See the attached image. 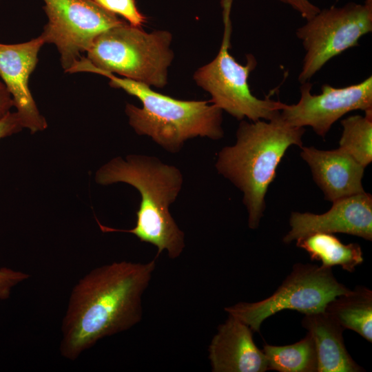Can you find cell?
I'll return each instance as SVG.
<instances>
[{"instance_id":"obj_19","label":"cell","mask_w":372,"mask_h":372,"mask_svg":"<svg viewBox=\"0 0 372 372\" xmlns=\"http://www.w3.org/2000/svg\"><path fill=\"white\" fill-rule=\"evenodd\" d=\"M341 121L340 147L366 167L372 161V110Z\"/></svg>"},{"instance_id":"obj_7","label":"cell","mask_w":372,"mask_h":372,"mask_svg":"<svg viewBox=\"0 0 372 372\" xmlns=\"http://www.w3.org/2000/svg\"><path fill=\"white\" fill-rule=\"evenodd\" d=\"M225 29L221 48L209 63L194 74L196 83L211 96L212 103L238 120L245 117L252 121H269L280 114L282 102L254 96L249 87L250 72L257 65L256 58L248 54L242 65L229 53L231 23L229 10H225Z\"/></svg>"},{"instance_id":"obj_5","label":"cell","mask_w":372,"mask_h":372,"mask_svg":"<svg viewBox=\"0 0 372 372\" xmlns=\"http://www.w3.org/2000/svg\"><path fill=\"white\" fill-rule=\"evenodd\" d=\"M172 35L167 31L147 33L124 23L96 37L67 72L116 73L157 87L167 83V68L173 59Z\"/></svg>"},{"instance_id":"obj_3","label":"cell","mask_w":372,"mask_h":372,"mask_svg":"<svg viewBox=\"0 0 372 372\" xmlns=\"http://www.w3.org/2000/svg\"><path fill=\"white\" fill-rule=\"evenodd\" d=\"M304 127L287 123L280 114L269 121L240 122L234 145L218 154L216 167L243 193L248 226L256 229L265 209L267 189L276 169L291 145L302 147Z\"/></svg>"},{"instance_id":"obj_1","label":"cell","mask_w":372,"mask_h":372,"mask_svg":"<svg viewBox=\"0 0 372 372\" xmlns=\"http://www.w3.org/2000/svg\"><path fill=\"white\" fill-rule=\"evenodd\" d=\"M114 262L96 267L72 288L61 323V355L75 360L99 340L127 331L143 316L142 298L156 268Z\"/></svg>"},{"instance_id":"obj_23","label":"cell","mask_w":372,"mask_h":372,"mask_svg":"<svg viewBox=\"0 0 372 372\" xmlns=\"http://www.w3.org/2000/svg\"><path fill=\"white\" fill-rule=\"evenodd\" d=\"M289 5L297 11L303 18L308 20L316 14L320 8L312 3L309 0H278Z\"/></svg>"},{"instance_id":"obj_10","label":"cell","mask_w":372,"mask_h":372,"mask_svg":"<svg viewBox=\"0 0 372 372\" xmlns=\"http://www.w3.org/2000/svg\"><path fill=\"white\" fill-rule=\"evenodd\" d=\"M312 84H301L300 99L296 104L282 103L280 115L289 125L311 127L324 138L333 124L353 110H372V76L359 83L344 87L322 85L320 94H312Z\"/></svg>"},{"instance_id":"obj_4","label":"cell","mask_w":372,"mask_h":372,"mask_svg":"<svg viewBox=\"0 0 372 372\" xmlns=\"http://www.w3.org/2000/svg\"><path fill=\"white\" fill-rule=\"evenodd\" d=\"M99 74L110 85L137 97L142 108L127 104L130 125L139 135H147L170 153L180 151L185 141L200 136L217 140L223 136V110L210 101H182L152 90L143 83L119 78L112 73Z\"/></svg>"},{"instance_id":"obj_20","label":"cell","mask_w":372,"mask_h":372,"mask_svg":"<svg viewBox=\"0 0 372 372\" xmlns=\"http://www.w3.org/2000/svg\"><path fill=\"white\" fill-rule=\"evenodd\" d=\"M103 9L121 15L130 25L141 28L145 21V17L138 11L134 0H94Z\"/></svg>"},{"instance_id":"obj_22","label":"cell","mask_w":372,"mask_h":372,"mask_svg":"<svg viewBox=\"0 0 372 372\" xmlns=\"http://www.w3.org/2000/svg\"><path fill=\"white\" fill-rule=\"evenodd\" d=\"M23 127L17 112H8L0 118V139L19 132Z\"/></svg>"},{"instance_id":"obj_6","label":"cell","mask_w":372,"mask_h":372,"mask_svg":"<svg viewBox=\"0 0 372 372\" xmlns=\"http://www.w3.org/2000/svg\"><path fill=\"white\" fill-rule=\"evenodd\" d=\"M351 290L335 278L331 268L296 263L269 297L255 302H238L225 311L259 332L262 322L276 313L295 310L303 314L324 310L336 296Z\"/></svg>"},{"instance_id":"obj_9","label":"cell","mask_w":372,"mask_h":372,"mask_svg":"<svg viewBox=\"0 0 372 372\" xmlns=\"http://www.w3.org/2000/svg\"><path fill=\"white\" fill-rule=\"evenodd\" d=\"M48 17L41 36L54 43L65 72L103 32L124 23L94 0H43Z\"/></svg>"},{"instance_id":"obj_14","label":"cell","mask_w":372,"mask_h":372,"mask_svg":"<svg viewBox=\"0 0 372 372\" xmlns=\"http://www.w3.org/2000/svg\"><path fill=\"white\" fill-rule=\"evenodd\" d=\"M300 156L309 166L313 180L331 203L364 192V167L340 147L320 150L301 147Z\"/></svg>"},{"instance_id":"obj_11","label":"cell","mask_w":372,"mask_h":372,"mask_svg":"<svg viewBox=\"0 0 372 372\" xmlns=\"http://www.w3.org/2000/svg\"><path fill=\"white\" fill-rule=\"evenodd\" d=\"M331 208L321 214L292 212L291 229L283 242L290 243L318 232L343 233L372 240V196L365 192L332 202Z\"/></svg>"},{"instance_id":"obj_17","label":"cell","mask_w":372,"mask_h":372,"mask_svg":"<svg viewBox=\"0 0 372 372\" xmlns=\"http://www.w3.org/2000/svg\"><path fill=\"white\" fill-rule=\"evenodd\" d=\"M296 246L305 250L311 260H319L322 266H340L353 272L363 262V254L358 243L343 244L332 234L318 232L296 240Z\"/></svg>"},{"instance_id":"obj_21","label":"cell","mask_w":372,"mask_h":372,"mask_svg":"<svg viewBox=\"0 0 372 372\" xmlns=\"http://www.w3.org/2000/svg\"><path fill=\"white\" fill-rule=\"evenodd\" d=\"M29 277V274L21 271L6 267L0 269V300L8 298L12 288Z\"/></svg>"},{"instance_id":"obj_13","label":"cell","mask_w":372,"mask_h":372,"mask_svg":"<svg viewBox=\"0 0 372 372\" xmlns=\"http://www.w3.org/2000/svg\"><path fill=\"white\" fill-rule=\"evenodd\" d=\"M208 351L213 372H265L268 370L266 355L256 345L251 329L231 315L218 326Z\"/></svg>"},{"instance_id":"obj_2","label":"cell","mask_w":372,"mask_h":372,"mask_svg":"<svg viewBox=\"0 0 372 372\" xmlns=\"http://www.w3.org/2000/svg\"><path fill=\"white\" fill-rule=\"evenodd\" d=\"M101 185L123 182L138 189L141 201L136 211V223L130 229L99 226L104 232L121 231L135 235L141 242L157 249L156 258L163 251L171 259L182 254L185 244L183 231L169 211L183 185V175L174 165L145 155H129L125 160L115 158L103 165L96 174Z\"/></svg>"},{"instance_id":"obj_16","label":"cell","mask_w":372,"mask_h":372,"mask_svg":"<svg viewBox=\"0 0 372 372\" xmlns=\"http://www.w3.org/2000/svg\"><path fill=\"white\" fill-rule=\"evenodd\" d=\"M344 329L354 331L372 342V291L358 286L353 291L336 296L324 308Z\"/></svg>"},{"instance_id":"obj_15","label":"cell","mask_w":372,"mask_h":372,"mask_svg":"<svg viewBox=\"0 0 372 372\" xmlns=\"http://www.w3.org/2000/svg\"><path fill=\"white\" fill-rule=\"evenodd\" d=\"M302 327L315 342L318 372H360L364 369L349 355L344 345V329L326 311L304 314Z\"/></svg>"},{"instance_id":"obj_8","label":"cell","mask_w":372,"mask_h":372,"mask_svg":"<svg viewBox=\"0 0 372 372\" xmlns=\"http://www.w3.org/2000/svg\"><path fill=\"white\" fill-rule=\"evenodd\" d=\"M371 31L372 0L320 10L296 30L305 50L298 81H309L330 59L359 45Z\"/></svg>"},{"instance_id":"obj_18","label":"cell","mask_w":372,"mask_h":372,"mask_svg":"<svg viewBox=\"0 0 372 372\" xmlns=\"http://www.w3.org/2000/svg\"><path fill=\"white\" fill-rule=\"evenodd\" d=\"M268 370L279 372H318L317 351L311 335L307 332L300 341L289 345H264Z\"/></svg>"},{"instance_id":"obj_24","label":"cell","mask_w":372,"mask_h":372,"mask_svg":"<svg viewBox=\"0 0 372 372\" xmlns=\"http://www.w3.org/2000/svg\"><path fill=\"white\" fill-rule=\"evenodd\" d=\"M14 106L12 96L5 84L0 80V118Z\"/></svg>"},{"instance_id":"obj_12","label":"cell","mask_w":372,"mask_h":372,"mask_svg":"<svg viewBox=\"0 0 372 372\" xmlns=\"http://www.w3.org/2000/svg\"><path fill=\"white\" fill-rule=\"evenodd\" d=\"M44 43L41 35L21 43H0V77L12 96L23 127L32 133L47 127L28 86L29 77L38 62L39 51Z\"/></svg>"}]
</instances>
